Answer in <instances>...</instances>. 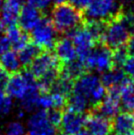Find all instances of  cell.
<instances>
[{
	"mask_svg": "<svg viewBox=\"0 0 134 135\" xmlns=\"http://www.w3.org/2000/svg\"><path fill=\"white\" fill-rule=\"evenodd\" d=\"M71 92L85 98L91 108H96L106 96L107 89L99 76L88 72L76 79Z\"/></svg>",
	"mask_w": 134,
	"mask_h": 135,
	"instance_id": "1",
	"label": "cell"
},
{
	"mask_svg": "<svg viewBox=\"0 0 134 135\" xmlns=\"http://www.w3.org/2000/svg\"><path fill=\"white\" fill-rule=\"evenodd\" d=\"M50 21L58 33H71L83 22L81 10L67 3L57 4L52 9Z\"/></svg>",
	"mask_w": 134,
	"mask_h": 135,
	"instance_id": "2",
	"label": "cell"
},
{
	"mask_svg": "<svg viewBox=\"0 0 134 135\" xmlns=\"http://www.w3.org/2000/svg\"><path fill=\"white\" fill-rule=\"evenodd\" d=\"M131 35V29L122 16V12L106 23L102 42L109 49H118L127 45Z\"/></svg>",
	"mask_w": 134,
	"mask_h": 135,
	"instance_id": "3",
	"label": "cell"
},
{
	"mask_svg": "<svg viewBox=\"0 0 134 135\" xmlns=\"http://www.w3.org/2000/svg\"><path fill=\"white\" fill-rule=\"evenodd\" d=\"M4 90L12 99L21 101L29 94L36 91H41V89L35 76L30 71H18L13 73L8 78Z\"/></svg>",
	"mask_w": 134,
	"mask_h": 135,
	"instance_id": "4",
	"label": "cell"
},
{
	"mask_svg": "<svg viewBox=\"0 0 134 135\" xmlns=\"http://www.w3.org/2000/svg\"><path fill=\"white\" fill-rule=\"evenodd\" d=\"M121 12L116 0H91L85 9L87 21L108 22Z\"/></svg>",
	"mask_w": 134,
	"mask_h": 135,
	"instance_id": "5",
	"label": "cell"
},
{
	"mask_svg": "<svg viewBox=\"0 0 134 135\" xmlns=\"http://www.w3.org/2000/svg\"><path fill=\"white\" fill-rule=\"evenodd\" d=\"M85 68L90 71L104 73L113 67L112 52L107 45H97L82 60Z\"/></svg>",
	"mask_w": 134,
	"mask_h": 135,
	"instance_id": "6",
	"label": "cell"
},
{
	"mask_svg": "<svg viewBox=\"0 0 134 135\" xmlns=\"http://www.w3.org/2000/svg\"><path fill=\"white\" fill-rule=\"evenodd\" d=\"M31 38L34 44L41 49H51L57 41V31L50 20L42 17L31 31Z\"/></svg>",
	"mask_w": 134,
	"mask_h": 135,
	"instance_id": "7",
	"label": "cell"
},
{
	"mask_svg": "<svg viewBox=\"0 0 134 135\" xmlns=\"http://www.w3.org/2000/svg\"><path fill=\"white\" fill-rule=\"evenodd\" d=\"M60 70L61 65L59 59L55 53L49 51L41 52L30 65V72L36 79H40L50 73L60 72Z\"/></svg>",
	"mask_w": 134,
	"mask_h": 135,
	"instance_id": "8",
	"label": "cell"
},
{
	"mask_svg": "<svg viewBox=\"0 0 134 135\" xmlns=\"http://www.w3.org/2000/svg\"><path fill=\"white\" fill-rule=\"evenodd\" d=\"M26 135H56V126L50 122L45 109L34 112L27 121Z\"/></svg>",
	"mask_w": 134,
	"mask_h": 135,
	"instance_id": "9",
	"label": "cell"
},
{
	"mask_svg": "<svg viewBox=\"0 0 134 135\" xmlns=\"http://www.w3.org/2000/svg\"><path fill=\"white\" fill-rule=\"evenodd\" d=\"M69 37L74 44L79 59L81 60H83L89 54L90 51L96 46L98 42L96 38L87 29L86 26L83 28L78 27L77 29H75L74 31L71 32Z\"/></svg>",
	"mask_w": 134,
	"mask_h": 135,
	"instance_id": "10",
	"label": "cell"
},
{
	"mask_svg": "<svg viewBox=\"0 0 134 135\" xmlns=\"http://www.w3.org/2000/svg\"><path fill=\"white\" fill-rule=\"evenodd\" d=\"M120 97H119L118 87L108 88L106 96L96 107L97 112L108 118H112L119 113L120 110Z\"/></svg>",
	"mask_w": 134,
	"mask_h": 135,
	"instance_id": "11",
	"label": "cell"
},
{
	"mask_svg": "<svg viewBox=\"0 0 134 135\" xmlns=\"http://www.w3.org/2000/svg\"><path fill=\"white\" fill-rule=\"evenodd\" d=\"M85 122L86 115H84V113L68 109L62 113L59 125L63 133L74 135L82 130L85 126Z\"/></svg>",
	"mask_w": 134,
	"mask_h": 135,
	"instance_id": "12",
	"label": "cell"
},
{
	"mask_svg": "<svg viewBox=\"0 0 134 135\" xmlns=\"http://www.w3.org/2000/svg\"><path fill=\"white\" fill-rule=\"evenodd\" d=\"M85 127L90 135H109L112 131L109 118L98 112L86 116Z\"/></svg>",
	"mask_w": 134,
	"mask_h": 135,
	"instance_id": "13",
	"label": "cell"
},
{
	"mask_svg": "<svg viewBox=\"0 0 134 135\" xmlns=\"http://www.w3.org/2000/svg\"><path fill=\"white\" fill-rule=\"evenodd\" d=\"M41 18L42 15L41 10L28 3L21 8L18 19L19 26L25 32H31L41 21Z\"/></svg>",
	"mask_w": 134,
	"mask_h": 135,
	"instance_id": "14",
	"label": "cell"
},
{
	"mask_svg": "<svg viewBox=\"0 0 134 135\" xmlns=\"http://www.w3.org/2000/svg\"><path fill=\"white\" fill-rule=\"evenodd\" d=\"M67 102V97L64 95L49 91L41 92L37 99V109H59L63 108Z\"/></svg>",
	"mask_w": 134,
	"mask_h": 135,
	"instance_id": "15",
	"label": "cell"
},
{
	"mask_svg": "<svg viewBox=\"0 0 134 135\" xmlns=\"http://www.w3.org/2000/svg\"><path fill=\"white\" fill-rule=\"evenodd\" d=\"M54 49H55V55L57 56V58L59 59L60 62H63L64 64L78 58L76 49L70 37L58 40L54 45Z\"/></svg>",
	"mask_w": 134,
	"mask_h": 135,
	"instance_id": "16",
	"label": "cell"
},
{
	"mask_svg": "<svg viewBox=\"0 0 134 135\" xmlns=\"http://www.w3.org/2000/svg\"><path fill=\"white\" fill-rule=\"evenodd\" d=\"M21 8L20 0H4L0 9V18L6 26H13L18 23Z\"/></svg>",
	"mask_w": 134,
	"mask_h": 135,
	"instance_id": "17",
	"label": "cell"
},
{
	"mask_svg": "<svg viewBox=\"0 0 134 135\" xmlns=\"http://www.w3.org/2000/svg\"><path fill=\"white\" fill-rule=\"evenodd\" d=\"M112 128L116 135H126L134 132V114L130 112L118 113L113 117Z\"/></svg>",
	"mask_w": 134,
	"mask_h": 135,
	"instance_id": "18",
	"label": "cell"
},
{
	"mask_svg": "<svg viewBox=\"0 0 134 135\" xmlns=\"http://www.w3.org/2000/svg\"><path fill=\"white\" fill-rule=\"evenodd\" d=\"M118 89L121 107L127 112L134 110V82L126 78Z\"/></svg>",
	"mask_w": 134,
	"mask_h": 135,
	"instance_id": "19",
	"label": "cell"
},
{
	"mask_svg": "<svg viewBox=\"0 0 134 135\" xmlns=\"http://www.w3.org/2000/svg\"><path fill=\"white\" fill-rule=\"evenodd\" d=\"M102 74L103 75L100 77V80L104 87L108 88L119 87L127 78L125 72L121 67H112Z\"/></svg>",
	"mask_w": 134,
	"mask_h": 135,
	"instance_id": "20",
	"label": "cell"
},
{
	"mask_svg": "<svg viewBox=\"0 0 134 135\" xmlns=\"http://www.w3.org/2000/svg\"><path fill=\"white\" fill-rule=\"evenodd\" d=\"M6 38L10 42V45L15 50H19L26 45L29 42L28 35L25 33V31L20 29L16 25L9 26L6 30Z\"/></svg>",
	"mask_w": 134,
	"mask_h": 135,
	"instance_id": "21",
	"label": "cell"
},
{
	"mask_svg": "<svg viewBox=\"0 0 134 135\" xmlns=\"http://www.w3.org/2000/svg\"><path fill=\"white\" fill-rule=\"evenodd\" d=\"M22 64L20 62L18 53L9 49L0 55V67L4 69L8 74H13L20 70Z\"/></svg>",
	"mask_w": 134,
	"mask_h": 135,
	"instance_id": "22",
	"label": "cell"
},
{
	"mask_svg": "<svg viewBox=\"0 0 134 135\" xmlns=\"http://www.w3.org/2000/svg\"><path fill=\"white\" fill-rule=\"evenodd\" d=\"M41 47H39L34 42L33 44L28 42L22 49H19L18 56L22 66H30L35 58L41 53Z\"/></svg>",
	"mask_w": 134,
	"mask_h": 135,
	"instance_id": "23",
	"label": "cell"
},
{
	"mask_svg": "<svg viewBox=\"0 0 134 135\" xmlns=\"http://www.w3.org/2000/svg\"><path fill=\"white\" fill-rule=\"evenodd\" d=\"M73 85H74V80L70 78L69 76H67L66 74H64L63 72L60 71L59 75L54 81L50 91L57 92L68 97L73 89Z\"/></svg>",
	"mask_w": 134,
	"mask_h": 135,
	"instance_id": "24",
	"label": "cell"
},
{
	"mask_svg": "<svg viewBox=\"0 0 134 135\" xmlns=\"http://www.w3.org/2000/svg\"><path fill=\"white\" fill-rule=\"evenodd\" d=\"M85 70L86 68L83 61L81 59H78V58L73 60V61H70L68 63H65L63 67H61V72H63L64 74L69 76L73 80H76L78 77L84 74Z\"/></svg>",
	"mask_w": 134,
	"mask_h": 135,
	"instance_id": "25",
	"label": "cell"
},
{
	"mask_svg": "<svg viewBox=\"0 0 134 135\" xmlns=\"http://www.w3.org/2000/svg\"><path fill=\"white\" fill-rule=\"evenodd\" d=\"M13 109V101L10 96L6 94L5 90L0 89V114L6 115Z\"/></svg>",
	"mask_w": 134,
	"mask_h": 135,
	"instance_id": "26",
	"label": "cell"
},
{
	"mask_svg": "<svg viewBox=\"0 0 134 135\" xmlns=\"http://www.w3.org/2000/svg\"><path fill=\"white\" fill-rule=\"evenodd\" d=\"M128 53H129V51H128L127 47L125 49L124 46L114 49V52L112 53V63H113V67L122 68L123 64L126 61L127 57L129 56Z\"/></svg>",
	"mask_w": 134,
	"mask_h": 135,
	"instance_id": "27",
	"label": "cell"
},
{
	"mask_svg": "<svg viewBox=\"0 0 134 135\" xmlns=\"http://www.w3.org/2000/svg\"><path fill=\"white\" fill-rule=\"evenodd\" d=\"M26 126L19 120L10 121L5 127V135H26Z\"/></svg>",
	"mask_w": 134,
	"mask_h": 135,
	"instance_id": "28",
	"label": "cell"
},
{
	"mask_svg": "<svg viewBox=\"0 0 134 135\" xmlns=\"http://www.w3.org/2000/svg\"><path fill=\"white\" fill-rule=\"evenodd\" d=\"M123 70L125 74L130 77V79L134 82V54H131L127 57L126 61L123 64Z\"/></svg>",
	"mask_w": 134,
	"mask_h": 135,
	"instance_id": "29",
	"label": "cell"
},
{
	"mask_svg": "<svg viewBox=\"0 0 134 135\" xmlns=\"http://www.w3.org/2000/svg\"><path fill=\"white\" fill-rule=\"evenodd\" d=\"M47 113H49V118L54 126H58L60 124V120H61V115H62V113H60L59 109H49L47 110Z\"/></svg>",
	"mask_w": 134,
	"mask_h": 135,
	"instance_id": "30",
	"label": "cell"
},
{
	"mask_svg": "<svg viewBox=\"0 0 134 135\" xmlns=\"http://www.w3.org/2000/svg\"><path fill=\"white\" fill-rule=\"evenodd\" d=\"M28 3L40 10H45L51 5L53 0H27Z\"/></svg>",
	"mask_w": 134,
	"mask_h": 135,
	"instance_id": "31",
	"label": "cell"
},
{
	"mask_svg": "<svg viewBox=\"0 0 134 135\" xmlns=\"http://www.w3.org/2000/svg\"><path fill=\"white\" fill-rule=\"evenodd\" d=\"M67 1H69L71 5H73L79 10H85L91 0H67Z\"/></svg>",
	"mask_w": 134,
	"mask_h": 135,
	"instance_id": "32",
	"label": "cell"
},
{
	"mask_svg": "<svg viewBox=\"0 0 134 135\" xmlns=\"http://www.w3.org/2000/svg\"><path fill=\"white\" fill-rule=\"evenodd\" d=\"M11 47V45L8 41V38H6V36H0V55L3 52L9 50Z\"/></svg>",
	"mask_w": 134,
	"mask_h": 135,
	"instance_id": "33",
	"label": "cell"
},
{
	"mask_svg": "<svg viewBox=\"0 0 134 135\" xmlns=\"http://www.w3.org/2000/svg\"><path fill=\"white\" fill-rule=\"evenodd\" d=\"M8 78H9L8 73L4 69H2V68L0 67V89H3V90L5 89Z\"/></svg>",
	"mask_w": 134,
	"mask_h": 135,
	"instance_id": "34",
	"label": "cell"
},
{
	"mask_svg": "<svg viewBox=\"0 0 134 135\" xmlns=\"http://www.w3.org/2000/svg\"><path fill=\"white\" fill-rule=\"evenodd\" d=\"M127 49H128L130 54H134V28L131 31L130 38L127 42Z\"/></svg>",
	"mask_w": 134,
	"mask_h": 135,
	"instance_id": "35",
	"label": "cell"
},
{
	"mask_svg": "<svg viewBox=\"0 0 134 135\" xmlns=\"http://www.w3.org/2000/svg\"><path fill=\"white\" fill-rule=\"evenodd\" d=\"M5 27H6V25L4 24V22L2 21V20H1V18H0V36H2L4 32L6 31Z\"/></svg>",
	"mask_w": 134,
	"mask_h": 135,
	"instance_id": "36",
	"label": "cell"
},
{
	"mask_svg": "<svg viewBox=\"0 0 134 135\" xmlns=\"http://www.w3.org/2000/svg\"><path fill=\"white\" fill-rule=\"evenodd\" d=\"M74 135H90V133L87 131V129H82V130H80V131L77 132V133Z\"/></svg>",
	"mask_w": 134,
	"mask_h": 135,
	"instance_id": "37",
	"label": "cell"
},
{
	"mask_svg": "<svg viewBox=\"0 0 134 135\" xmlns=\"http://www.w3.org/2000/svg\"><path fill=\"white\" fill-rule=\"evenodd\" d=\"M67 0H53V2L57 5V4H62V3H66Z\"/></svg>",
	"mask_w": 134,
	"mask_h": 135,
	"instance_id": "38",
	"label": "cell"
},
{
	"mask_svg": "<svg viewBox=\"0 0 134 135\" xmlns=\"http://www.w3.org/2000/svg\"><path fill=\"white\" fill-rule=\"evenodd\" d=\"M3 1L4 0H0V9H1V6H2V4H3Z\"/></svg>",
	"mask_w": 134,
	"mask_h": 135,
	"instance_id": "39",
	"label": "cell"
},
{
	"mask_svg": "<svg viewBox=\"0 0 134 135\" xmlns=\"http://www.w3.org/2000/svg\"><path fill=\"white\" fill-rule=\"evenodd\" d=\"M126 135H134V132H132V133H128V134Z\"/></svg>",
	"mask_w": 134,
	"mask_h": 135,
	"instance_id": "40",
	"label": "cell"
},
{
	"mask_svg": "<svg viewBox=\"0 0 134 135\" xmlns=\"http://www.w3.org/2000/svg\"><path fill=\"white\" fill-rule=\"evenodd\" d=\"M20 1H21V2H22V0H20Z\"/></svg>",
	"mask_w": 134,
	"mask_h": 135,
	"instance_id": "41",
	"label": "cell"
},
{
	"mask_svg": "<svg viewBox=\"0 0 134 135\" xmlns=\"http://www.w3.org/2000/svg\"><path fill=\"white\" fill-rule=\"evenodd\" d=\"M0 135H3V134H0Z\"/></svg>",
	"mask_w": 134,
	"mask_h": 135,
	"instance_id": "42",
	"label": "cell"
}]
</instances>
